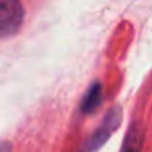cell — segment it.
Returning <instances> with one entry per match:
<instances>
[{"label": "cell", "instance_id": "obj_4", "mask_svg": "<svg viewBox=\"0 0 152 152\" xmlns=\"http://www.w3.org/2000/svg\"><path fill=\"white\" fill-rule=\"evenodd\" d=\"M102 94H103V87L99 81L93 82L90 88L87 90L82 102H81V112L82 113H93L102 103Z\"/></svg>", "mask_w": 152, "mask_h": 152}, {"label": "cell", "instance_id": "obj_3", "mask_svg": "<svg viewBox=\"0 0 152 152\" xmlns=\"http://www.w3.org/2000/svg\"><path fill=\"white\" fill-rule=\"evenodd\" d=\"M145 143V128L140 121H133L124 140L119 152H142Z\"/></svg>", "mask_w": 152, "mask_h": 152}, {"label": "cell", "instance_id": "obj_2", "mask_svg": "<svg viewBox=\"0 0 152 152\" xmlns=\"http://www.w3.org/2000/svg\"><path fill=\"white\" fill-rule=\"evenodd\" d=\"M24 21V8L15 0H0V37L17 33Z\"/></svg>", "mask_w": 152, "mask_h": 152}, {"label": "cell", "instance_id": "obj_1", "mask_svg": "<svg viewBox=\"0 0 152 152\" xmlns=\"http://www.w3.org/2000/svg\"><path fill=\"white\" fill-rule=\"evenodd\" d=\"M122 121V110L119 106H113L104 115L102 124L96 128V131L87 137V140L81 145L76 152H97L113 134V131L121 125Z\"/></svg>", "mask_w": 152, "mask_h": 152}, {"label": "cell", "instance_id": "obj_5", "mask_svg": "<svg viewBox=\"0 0 152 152\" xmlns=\"http://www.w3.org/2000/svg\"><path fill=\"white\" fill-rule=\"evenodd\" d=\"M0 152H12L11 145L8 142H0Z\"/></svg>", "mask_w": 152, "mask_h": 152}]
</instances>
